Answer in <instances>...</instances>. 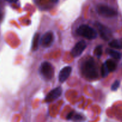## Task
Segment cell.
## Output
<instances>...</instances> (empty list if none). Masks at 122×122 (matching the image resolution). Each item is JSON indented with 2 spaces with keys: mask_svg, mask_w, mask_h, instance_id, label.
<instances>
[{
  "mask_svg": "<svg viewBox=\"0 0 122 122\" xmlns=\"http://www.w3.org/2000/svg\"><path fill=\"white\" fill-rule=\"evenodd\" d=\"M81 70L86 78L89 80H95L98 77V71L95 61L89 58L82 64Z\"/></svg>",
  "mask_w": 122,
  "mask_h": 122,
  "instance_id": "1",
  "label": "cell"
},
{
  "mask_svg": "<svg viewBox=\"0 0 122 122\" xmlns=\"http://www.w3.org/2000/svg\"><path fill=\"white\" fill-rule=\"evenodd\" d=\"M77 33L79 36L91 40L97 37V32L94 29L86 25H81L76 30Z\"/></svg>",
  "mask_w": 122,
  "mask_h": 122,
  "instance_id": "2",
  "label": "cell"
},
{
  "mask_svg": "<svg viewBox=\"0 0 122 122\" xmlns=\"http://www.w3.org/2000/svg\"><path fill=\"white\" fill-rule=\"evenodd\" d=\"M97 11L100 15L107 18L116 16L117 13L114 8L106 5H99L97 7Z\"/></svg>",
  "mask_w": 122,
  "mask_h": 122,
  "instance_id": "3",
  "label": "cell"
},
{
  "mask_svg": "<svg viewBox=\"0 0 122 122\" xmlns=\"http://www.w3.org/2000/svg\"><path fill=\"white\" fill-rule=\"evenodd\" d=\"M40 71L43 77L46 79H51L54 77V69L52 64L49 62L45 61L42 63Z\"/></svg>",
  "mask_w": 122,
  "mask_h": 122,
  "instance_id": "4",
  "label": "cell"
},
{
  "mask_svg": "<svg viewBox=\"0 0 122 122\" xmlns=\"http://www.w3.org/2000/svg\"><path fill=\"white\" fill-rule=\"evenodd\" d=\"M86 47V43L84 41L78 42L75 45L71 51V55L73 57H78L81 56Z\"/></svg>",
  "mask_w": 122,
  "mask_h": 122,
  "instance_id": "5",
  "label": "cell"
},
{
  "mask_svg": "<svg viewBox=\"0 0 122 122\" xmlns=\"http://www.w3.org/2000/svg\"><path fill=\"white\" fill-rule=\"evenodd\" d=\"M61 94L62 89L61 87H57V88H54L46 95V97L45 98V102L50 103V102L55 101L61 96Z\"/></svg>",
  "mask_w": 122,
  "mask_h": 122,
  "instance_id": "6",
  "label": "cell"
},
{
  "mask_svg": "<svg viewBox=\"0 0 122 122\" xmlns=\"http://www.w3.org/2000/svg\"><path fill=\"white\" fill-rule=\"evenodd\" d=\"M97 27L100 32V36L105 41H108L112 36V33L108 27L100 23H97Z\"/></svg>",
  "mask_w": 122,
  "mask_h": 122,
  "instance_id": "7",
  "label": "cell"
},
{
  "mask_svg": "<svg viewBox=\"0 0 122 122\" xmlns=\"http://www.w3.org/2000/svg\"><path fill=\"white\" fill-rule=\"evenodd\" d=\"M54 34L52 32H47L42 36L40 40V44L43 47H49L52 44L54 41Z\"/></svg>",
  "mask_w": 122,
  "mask_h": 122,
  "instance_id": "8",
  "label": "cell"
},
{
  "mask_svg": "<svg viewBox=\"0 0 122 122\" xmlns=\"http://www.w3.org/2000/svg\"><path fill=\"white\" fill-rule=\"evenodd\" d=\"M71 72V67L70 66H66L65 67L63 68L60 70L58 76V79L60 82L63 83L65 82L69 77L70 76V73Z\"/></svg>",
  "mask_w": 122,
  "mask_h": 122,
  "instance_id": "9",
  "label": "cell"
},
{
  "mask_svg": "<svg viewBox=\"0 0 122 122\" xmlns=\"http://www.w3.org/2000/svg\"><path fill=\"white\" fill-rule=\"evenodd\" d=\"M40 35L38 33H35L33 36V40H32V48L33 51H36L38 49L39 42H40Z\"/></svg>",
  "mask_w": 122,
  "mask_h": 122,
  "instance_id": "10",
  "label": "cell"
},
{
  "mask_svg": "<svg viewBox=\"0 0 122 122\" xmlns=\"http://www.w3.org/2000/svg\"><path fill=\"white\" fill-rule=\"evenodd\" d=\"M109 46L112 48L116 49H122V39H114L110 41L108 44Z\"/></svg>",
  "mask_w": 122,
  "mask_h": 122,
  "instance_id": "11",
  "label": "cell"
},
{
  "mask_svg": "<svg viewBox=\"0 0 122 122\" xmlns=\"http://www.w3.org/2000/svg\"><path fill=\"white\" fill-rule=\"evenodd\" d=\"M106 66H107V69H108V71L110 72H112V71H114V70L116 69L117 67V64L112 59H108L105 63Z\"/></svg>",
  "mask_w": 122,
  "mask_h": 122,
  "instance_id": "12",
  "label": "cell"
},
{
  "mask_svg": "<svg viewBox=\"0 0 122 122\" xmlns=\"http://www.w3.org/2000/svg\"><path fill=\"white\" fill-rule=\"evenodd\" d=\"M106 52L108 55L113 57L116 60H120L121 58L122 54L119 52L115 51V50H112V49H107Z\"/></svg>",
  "mask_w": 122,
  "mask_h": 122,
  "instance_id": "13",
  "label": "cell"
},
{
  "mask_svg": "<svg viewBox=\"0 0 122 122\" xmlns=\"http://www.w3.org/2000/svg\"><path fill=\"white\" fill-rule=\"evenodd\" d=\"M102 46H101V45H98V46H97V47L95 48V50H94V54H95L97 57L100 58V57H101V56H102Z\"/></svg>",
  "mask_w": 122,
  "mask_h": 122,
  "instance_id": "14",
  "label": "cell"
},
{
  "mask_svg": "<svg viewBox=\"0 0 122 122\" xmlns=\"http://www.w3.org/2000/svg\"><path fill=\"white\" fill-rule=\"evenodd\" d=\"M109 72L110 71H108L106 64L104 63L102 65V67H101V75H102V77H106V76L108 75Z\"/></svg>",
  "mask_w": 122,
  "mask_h": 122,
  "instance_id": "15",
  "label": "cell"
},
{
  "mask_svg": "<svg viewBox=\"0 0 122 122\" xmlns=\"http://www.w3.org/2000/svg\"><path fill=\"white\" fill-rule=\"evenodd\" d=\"M120 82L119 81H116L114 83H113L112 86V91H117V89L119 88L120 86Z\"/></svg>",
  "mask_w": 122,
  "mask_h": 122,
  "instance_id": "16",
  "label": "cell"
},
{
  "mask_svg": "<svg viewBox=\"0 0 122 122\" xmlns=\"http://www.w3.org/2000/svg\"><path fill=\"white\" fill-rule=\"evenodd\" d=\"M72 119H73L75 121L80 122V121H82V120H83V116H82L81 115V114H76V115H75V114H74Z\"/></svg>",
  "mask_w": 122,
  "mask_h": 122,
  "instance_id": "17",
  "label": "cell"
},
{
  "mask_svg": "<svg viewBox=\"0 0 122 122\" xmlns=\"http://www.w3.org/2000/svg\"><path fill=\"white\" fill-rule=\"evenodd\" d=\"M74 114H75L74 112H71L70 113H69V114L67 116V120H71V119H72Z\"/></svg>",
  "mask_w": 122,
  "mask_h": 122,
  "instance_id": "18",
  "label": "cell"
},
{
  "mask_svg": "<svg viewBox=\"0 0 122 122\" xmlns=\"http://www.w3.org/2000/svg\"><path fill=\"white\" fill-rule=\"evenodd\" d=\"M5 1L11 2V3H14V2H16L17 1V0H5Z\"/></svg>",
  "mask_w": 122,
  "mask_h": 122,
  "instance_id": "19",
  "label": "cell"
}]
</instances>
